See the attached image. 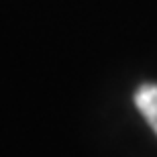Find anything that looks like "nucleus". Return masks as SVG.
<instances>
[{"mask_svg": "<svg viewBox=\"0 0 157 157\" xmlns=\"http://www.w3.org/2000/svg\"><path fill=\"white\" fill-rule=\"evenodd\" d=\"M135 104L149 127L157 133V84H143L135 92Z\"/></svg>", "mask_w": 157, "mask_h": 157, "instance_id": "1", "label": "nucleus"}]
</instances>
